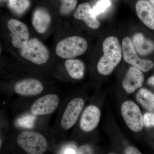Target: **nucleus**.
<instances>
[{
  "label": "nucleus",
  "mask_w": 154,
  "mask_h": 154,
  "mask_svg": "<svg viewBox=\"0 0 154 154\" xmlns=\"http://www.w3.org/2000/svg\"><path fill=\"white\" fill-rule=\"evenodd\" d=\"M132 41L135 48L140 55H147L154 50V43L150 40L146 39L141 33L135 34Z\"/></svg>",
  "instance_id": "nucleus-17"
},
{
  "label": "nucleus",
  "mask_w": 154,
  "mask_h": 154,
  "mask_svg": "<svg viewBox=\"0 0 154 154\" xmlns=\"http://www.w3.org/2000/svg\"><path fill=\"white\" fill-rule=\"evenodd\" d=\"M144 77L142 72L134 66L130 68L123 80L122 86L125 91L131 94L143 85Z\"/></svg>",
  "instance_id": "nucleus-12"
},
{
  "label": "nucleus",
  "mask_w": 154,
  "mask_h": 154,
  "mask_svg": "<svg viewBox=\"0 0 154 154\" xmlns=\"http://www.w3.org/2000/svg\"><path fill=\"white\" fill-rule=\"evenodd\" d=\"M65 67L69 76L73 79L81 80L84 78L85 66L82 60L68 59L65 62Z\"/></svg>",
  "instance_id": "nucleus-16"
},
{
  "label": "nucleus",
  "mask_w": 154,
  "mask_h": 154,
  "mask_svg": "<svg viewBox=\"0 0 154 154\" xmlns=\"http://www.w3.org/2000/svg\"><path fill=\"white\" fill-rule=\"evenodd\" d=\"M51 22V17L48 11L43 8H39L34 11L32 17L33 28L38 33L45 32Z\"/></svg>",
  "instance_id": "nucleus-15"
},
{
  "label": "nucleus",
  "mask_w": 154,
  "mask_h": 154,
  "mask_svg": "<svg viewBox=\"0 0 154 154\" xmlns=\"http://www.w3.org/2000/svg\"><path fill=\"white\" fill-rule=\"evenodd\" d=\"M61 5L60 8V14L66 15L69 14L76 7L77 0H60Z\"/></svg>",
  "instance_id": "nucleus-20"
},
{
  "label": "nucleus",
  "mask_w": 154,
  "mask_h": 154,
  "mask_svg": "<svg viewBox=\"0 0 154 154\" xmlns=\"http://www.w3.org/2000/svg\"><path fill=\"white\" fill-rule=\"evenodd\" d=\"M125 153L127 154H141V153L138 150L136 149L135 148L132 146H128L125 149Z\"/></svg>",
  "instance_id": "nucleus-24"
},
{
  "label": "nucleus",
  "mask_w": 154,
  "mask_h": 154,
  "mask_svg": "<svg viewBox=\"0 0 154 154\" xmlns=\"http://www.w3.org/2000/svg\"><path fill=\"white\" fill-rule=\"evenodd\" d=\"M122 115L130 129L134 132H139L143 129V117L140 109L132 101L124 102L121 107Z\"/></svg>",
  "instance_id": "nucleus-7"
},
{
  "label": "nucleus",
  "mask_w": 154,
  "mask_h": 154,
  "mask_svg": "<svg viewBox=\"0 0 154 154\" xmlns=\"http://www.w3.org/2000/svg\"><path fill=\"white\" fill-rule=\"evenodd\" d=\"M29 0H9L8 6L14 12L18 15H22L30 6Z\"/></svg>",
  "instance_id": "nucleus-19"
},
{
  "label": "nucleus",
  "mask_w": 154,
  "mask_h": 154,
  "mask_svg": "<svg viewBox=\"0 0 154 154\" xmlns=\"http://www.w3.org/2000/svg\"><path fill=\"white\" fill-rule=\"evenodd\" d=\"M101 116L99 107L90 105L85 108L81 115L79 122L80 128L84 132L93 131L98 126Z\"/></svg>",
  "instance_id": "nucleus-11"
},
{
  "label": "nucleus",
  "mask_w": 154,
  "mask_h": 154,
  "mask_svg": "<svg viewBox=\"0 0 154 154\" xmlns=\"http://www.w3.org/2000/svg\"><path fill=\"white\" fill-rule=\"evenodd\" d=\"M92 149L89 146H84L80 148L77 151V153L79 154H90L92 153Z\"/></svg>",
  "instance_id": "nucleus-23"
},
{
  "label": "nucleus",
  "mask_w": 154,
  "mask_h": 154,
  "mask_svg": "<svg viewBox=\"0 0 154 154\" xmlns=\"http://www.w3.org/2000/svg\"><path fill=\"white\" fill-rule=\"evenodd\" d=\"M122 50L124 60L132 66L143 72H148L152 68L154 63L151 60L142 59L138 56L132 40L125 37L122 41Z\"/></svg>",
  "instance_id": "nucleus-6"
},
{
  "label": "nucleus",
  "mask_w": 154,
  "mask_h": 154,
  "mask_svg": "<svg viewBox=\"0 0 154 154\" xmlns=\"http://www.w3.org/2000/svg\"><path fill=\"white\" fill-rule=\"evenodd\" d=\"M148 1L152 4V5L154 7V0H148Z\"/></svg>",
  "instance_id": "nucleus-26"
},
{
  "label": "nucleus",
  "mask_w": 154,
  "mask_h": 154,
  "mask_svg": "<svg viewBox=\"0 0 154 154\" xmlns=\"http://www.w3.org/2000/svg\"><path fill=\"white\" fill-rule=\"evenodd\" d=\"M139 19L150 29L154 30V7L147 0H138L135 5Z\"/></svg>",
  "instance_id": "nucleus-14"
},
{
  "label": "nucleus",
  "mask_w": 154,
  "mask_h": 154,
  "mask_svg": "<svg viewBox=\"0 0 154 154\" xmlns=\"http://www.w3.org/2000/svg\"><path fill=\"white\" fill-rule=\"evenodd\" d=\"M60 103V98L57 94H46L36 99L30 107V112L36 116L49 115L54 112Z\"/></svg>",
  "instance_id": "nucleus-8"
},
{
  "label": "nucleus",
  "mask_w": 154,
  "mask_h": 154,
  "mask_svg": "<svg viewBox=\"0 0 154 154\" xmlns=\"http://www.w3.org/2000/svg\"><path fill=\"white\" fill-rule=\"evenodd\" d=\"M20 53L26 60L38 65L46 63L50 57L47 48L37 38L29 39L26 45L20 50Z\"/></svg>",
  "instance_id": "nucleus-4"
},
{
  "label": "nucleus",
  "mask_w": 154,
  "mask_h": 154,
  "mask_svg": "<svg viewBox=\"0 0 154 154\" xmlns=\"http://www.w3.org/2000/svg\"><path fill=\"white\" fill-rule=\"evenodd\" d=\"M136 99L147 110L151 111L154 109V94L146 89H140L137 94Z\"/></svg>",
  "instance_id": "nucleus-18"
},
{
  "label": "nucleus",
  "mask_w": 154,
  "mask_h": 154,
  "mask_svg": "<svg viewBox=\"0 0 154 154\" xmlns=\"http://www.w3.org/2000/svg\"><path fill=\"white\" fill-rule=\"evenodd\" d=\"M44 86L41 81L33 78L19 80L14 85L13 90L15 94L22 96L30 97L41 94Z\"/></svg>",
  "instance_id": "nucleus-10"
},
{
  "label": "nucleus",
  "mask_w": 154,
  "mask_h": 154,
  "mask_svg": "<svg viewBox=\"0 0 154 154\" xmlns=\"http://www.w3.org/2000/svg\"><path fill=\"white\" fill-rule=\"evenodd\" d=\"M8 27L11 32L13 45L21 49L30 39L29 30L27 25L17 19H12L8 22Z\"/></svg>",
  "instance_id": "nucleus-9"
},
{
  "label": "nucleus",
  "mask_w": 154,
  "mask_h": 154,
  "mask_svg": "<svg viewBox=\"0 0 154 154\" xmlns=\"http://www.w3.org/2000/svg\"><path fill=\"white\" fill-rule=\"evenodd\" d=\"M85 105L82 98L72 99L67 105L61 117L60 126L64 132L71 129L79 119Z\"/></svg>",
  "instance_id": "nucleus-5"
},
{
  "label": "nucleus",
  "mask_w": 154,
  "mask_h": 154,
  "mask_svg": "<svg viewBox=\"0 0 154 154\" xmlns=\"http://www.w3.org/2000/svg\"><path fill=\"white\" fill-rule=\"evenodd\" d=\"M104 54L97 64V70L100 74L107 75L113 71L121 60L122 50L116 37L109 36L102 44Z\"/></svg>",
  "instance_id": "nucleus-1"
},
{
  "label": "nucleus",
  "mask_w": 154,
  "mask_h": 154,
  "mask_svg": "<svg viewBox=\"0 0 154 154\" xmlns=\"http://www.w3.org/2000/svg\"><path fill=\"white\" fill-rule=\"evenodd\" d=\"M143 121L146 127L154 126V113H145L143 116Z\"/></svg>",
  "instance_id": "nucleus-22"
},
{
  "label": "nucleus",
  "mask_w": 154,
  "mask_h": 154,
  "mask_svg": "<svg viewBox=\"0 0 154 154\" xmlns=\"http://www.w3.org/2000/svg\"><path fill=\"white\" fill-rule=\"evenodd\" d=\"M17 145L28 154H43L48 149L47 138L41 133L33 130L19 132L16 138Z\"/></svg>",
  "instance_id": "nucleus-2"
},
{
  "label": "nucleus",
  "mask_w": 154,
  "mask_h": 154,
  "mask_svg": "<svg viewBox=\"0 0 154 154\" xmlns=\"http://www.w3.org/2000/svg\"><path fill=\"white\" fill-rule=\"evenodd\" d=\"M148 83L150 85H154V76L150 78L148 80Z\"/></svg>",
  "instance_id": "nucleus-25"
},
{
  "label": "nucleus",
  "mask_w": 154,
  "mask_h": 154,
  "mask_svg": "<svg viewBox=\"0 0 154 154\" xmlns=\"http://www.w3.org/2000/svg\"><path fill=\"white\" fill-rule=\"evenodd\" d=\"M74 17L78 20L84 21L91 29H97L100 27V22L93 13L89 3H84L79 5L74 14Z\"/></svg>",
  "instance_id": "nucleus-13"
},
{
  "label": "nucleus",
  "mask_w": 154,
  "mask_h": 154,
  "mask_svg": "<svg viewBox=\"0 0 154 154\" xmlns=\"http://www.w3.org/2000/svg\"><path fill=\"white\" fill-rule=\"evenodd\" d=\"M88 48L86 39L79 36H72L61 40L56 48V54L63 59L74 58L82 55Z\"/></svg>",
  "instance_id": "nucleus-3"
},
{
  "label": "nucleus",
  "mask_w": 154,
  "mask_h": 154,
  "mask_svg": "<svg viewBox=\"0 0 154 154\" xmlns=\"http://www.w3.org/2000/svg\"><path fill=\"white\" fill-rule=\"evenodd\" d=\"M110 5L111 2L109 0H100L92 9L93 13L96 16H98L105 12Z\"/></svg>",
  "instance_id": "nucleus-21"
}]
</instances>
